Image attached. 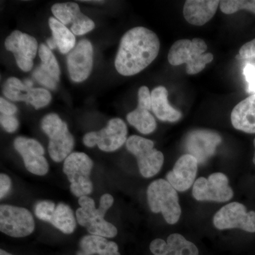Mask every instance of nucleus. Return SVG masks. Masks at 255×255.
Here are the masks:
<instances>
[{"label":"nucleus","mask_w":255,"mask_h":255,"mask_svg":"<svg viewBox=\"0 0 255 255\" xmlns=\"http://www.w3.org/2000/svg\"><path fill=\"white\" fill-rule=\"evenodd\" d=\"M160 48L158 37L143 26L128 31L121 40L115 59L117 72L124 76L140 73L157 58Z\"/></svg>","instance_id":"nucleus-1"},{"label":"nucleus","mask_w":255,"mask_h":255,"mask_svg":"<svg viewBox=\"0 0 255 255\" xmlns=\"http://www.w3.org/2000/svg\"><path fill=\"white\" fill-rule=\"evenodd\" d=\"M208 46L199 38L192 40L181 39L173 43L168 53L169 63L174 66L187 64L186 71L189 75L199 73L206 65L214 60L212 53H204Z\"/></svg>","instance_id":"nucleus-2"},{"label":"nucleus","mask_w":255,"mask_h":255,"mask_svg":"<svg viewBox=\"0 0 255 255\" xmlns=\"http://www.w3.org/2000/svg\"><path fill=\"white\" fill-rule=\"evenodd\" d=\"M147 195L152 212L161 213L169 224L174 225L179 221L182 209L177 190L167 180L159 179L151 183L147 188Z\"/></svg>","instance_id":"nucleus-3"},{"label":"nucleus","mask_w":255,"mask_h":255,"mask_svg":"<svg viewBox=\"0 0 255 255\" xmlns=\"http://www.w3.org/2000/svg\"><path fill=\"white\" fill-rule=\"evenodd\" d=\"M41 128L49 137L48 152L55 162L64 160L72 153L75 145L68 125L56 114H49L41 121Z\"/></svg>","instance_id":"nucleus-4"},{"label":"nucleus","mask_w":255,"mask_h":255,"mask_svg":"<svg viewBox=\"0 0 255 255\" xmlns=\"http://www.w3.org/2000/svg\"><path fill=\"white\" fill-rule=\"evenodd\" d=\"M93 162L84 152H72L65 159L63 172L70 182V191L77 197L88 196L93 190L90 174Z\"/></svg>","instance_id":"nucleus-5"},{"label":"nucleus","mask_w":255,"mask_h":255,"mask_svg":"<svg viewBox=\"0 0 255 255\" xmlns=\"http://www.w3.org/2000/svg\"><path fill=\"white\" fill-rule=\"evenodd\" d=\"M127 150L135 155L139 170L142 177L150 178L156 175L164 163L162 152L154 148V142L149 139L131 135L126 142Z\"/></svg>","instance_id":"nucleus-6"},{"label":"nucleus","mask_w":255,"mask_h":255,"mask_svg":"<svg viewBox=\"0 0 255 255\" xmlns=\"http://www.w3.org/2000/svg\"><path fill=\"white\" fill-rule=\"evenodd\" d=\"M80 208L77 210V221L92 236L114 238L118 233L117 228L105 219L106 211L95 208V201L87 196L79 199Z\"/></svg>","instance_id":"nucleus-7"},{"label":"nucleus","mask_w":255,"mask_h":255,"mask_svg":"<svg viewBox=\"0 0 255 255\" xmlns=\"http://www.w3.org/2000/svg\"><path fill=\"white\" fill-rule=\"evenodd\" d=\"M127 124L119 118L111 119L107 127L97 132H90L83 137L87 147L98 146L104 152H114L127 141Z\"/></svg>","instance_id":"nucleus-8"},{"label":"nucleus","mask_w":255,"mask_h":255,"mask_svg":"<svg viewBox=\"0 0 255 255\" xmlns=\"http://www.w3.org/2000/svg\"><path fill=\"white\" fill-rule=\"evenodd\" d=\"M35 229V221L29 211L11 205L0 206V231L13 238L29 236Z\"/></svg>","instance_id":"nucleus-9"},{"label":"nucleus","mask_w":255,"mask_h":255,"mask_svg":"<svg viewBox=\"0 0 255 255\" xmlns=\"http://www.w3.org/2000/svg\"><path fill=\"white\" fill-rule=\"evenodd\" d=\"M192 195L197 201L223 203L232 199L233 191L227 176L216 172L208 178L196 179L193 185Z\"/></svg>","instance_id":"nucleus-10"},{"label":"nucleus","mask_w":255,"mask_h":255,"mask_svg":"<svg viewBox=\"0 0 255 255\" xmlns=\"http://www.w3.org/2000/svg\"><path fill=\"white\" fill-rule=\"evenodd\" d=\"M213 222L219 230L239 228L248 233H255V212L247 211L241 203H230L215 214Z\"/></svg>","instance_id":"nucleus-11"},{"label":"nucleus","mask_w":255,"mask_h":255,"mask_svg":"<svg viewBox=\"0 0 255 255\" xmlns=\"http://www.w3.org/2000/svg\"><path fill=\"white\" fill-rule=\"evenodd\" d=\"M221 142L222 138L218 132L199 129L192 130L186 136L184 149L187 154L197 159L198 163L202 164L214 155Z\"/></svg>","instance_id":"nucleus-12"},{"label":"nucleus","mask_w":255,"mask_h":255,"mask_svg":"<svg viewBox=\"0 0 255 255\" xmlns=\"http://www.w3.org/2000/svg\"><path fill=\"white\" fill-rule=\"evenodd\" d=\"M3 94L10 100L26 102L36 110L46 107L52 99L51 95L46 89L28 87L24 82L14 77L5 82Z\"/></svg>","instance_id":"nucleus-13"},{"label":"nucleus","mask_w":255,"mask_h":255,"mask_svg":"<svg viewBox=\"0 0 255 255\" xmlns=\"http://www.w3.org/2000/svg\"><path fill=\"white\" fill-rule=\"evenodd\" d=\"M5 48L12 52L18 68L24 72L31 70L38 50L34 37L20 31H14L5 40Z\"/></svg>","instance_id":"nucleus-14"},{"label":"nucleus","mask_w":255,"mask_h":255,"mask_svg":"<svg viewBox=\"0 0 255 255\" xmlns=\"http://www.w3.org/2000/svg\"><path fill=\"white\" fill-rule=\"evenodd\" d=\"M93 47L87 39L79 41L68 53L69 75L73 82H82L90 77L93 67Z\"/></svg>","instance_id":"nucleus-15"},{"label":"nucleus","mask_w":255,"mask_h":255,"mask_svg":"<svg viewBox=\"0 0 255 255\" xmlns=\"http://www.w3.org/2000/svg\"><path fill=\"white\" fill-rule=\"evenodd\" d=\"M51 11L55 18L65 26H68L74 35L86 34L95 27V22L82 14L77 3H57L53 5Z\"/></svg>","instance_id":"nucleus-16"},{"label":"nucleus","mask_w":255,"mask_h":255,"mask_svg":"<svg viewBox=\"0 0 255 255\" xmlns=\"http://www.w3.org/2000/svg\"><path fill=\"white\" fill-rule=\"evenodd\" d=\"M14 147L22 156L25 167L28 172L36 175L43 176L48 173L49 165L44 155V149L35 139L17 137Z\"/></svg>","instance_id":"nucleus-17"},{"label":"nucleus","mask_w":255,"mask_h":255,"mask_svg":"<svg viewBox=\"0 0 255 255\" xmlns=\"http://www.w3.org/2000/svg\"><path fill=\"white\" fill-rule=\"evenodd\" d=\"M151 93L146 86H142L138 90V104L137 108L128 114L127 121L142 134H150L157 128V123L153 116L150 114Z\"/></svg>","instance_id":"nucleus-18"},{"label":"nucleus","mask_w":255,"mask_h":255,"mask_svg":"<svg viewBox=\"0 0 255 255\" xmlns=\"http://www.w3.org/2000/svg\"><path fill=\"white\" fill-rule=\"evenodd\" d=\"M198 164L194 156L189 154L181 156L173 169L166 175L167 182L177 191H187L195 182Z\"/></svg>","instance_id":"nucleus-19"},{"label":"nucleus","mask_w":255,"mask_h":255,"mask_svg":"<svg viewBox=\"0 0 255 255\" xmlns=\"http://www.w3.org/2000/svg\"><path fill=\"white\" fill-rule=\"evenodd\" d=\"M38 53L41 63L33 71V78L47 88L55 90L60 81V70L58 61L51 50L45 44H41Z\"/></svg>","instance_id":"nucleus-20"},{"label":"nucleus","mask_w":255,"mask_h":255,"mask_svg":"<svg viewBox=\"0 0 255 255\" xmlns=\"http://www.w3.org/2000/svg\"><path fill=\"white\" fill-rule=\"evenodd\" d=\"M150 250L154 255H199L195 245L178 233L171 234L167 242L154 240L151 242Z\"/></svg>","instance_id":"nucleus-21"},{"label":"nucleus","mask_w":255,"mask_h":255,"mask_svg":"<svg viewBox=\"0 0 255 255\" xmlns=\"http://www.w3.org/2000/svg\"><path fill=\"white\" fill-rule=\"evenodd\" d=\"M221 3L219 0H187L183 9L184 18L194 26H203L213 17Z\"/></svg>","instance_id":"nucleus-22"},{"label":"nucleus","mask_w":255,"mask_h":255,"mask_svg":"<svg viewBox=\"0 0 255 255\" xmlns=\"http://www.w3.org/2000/svg\"><path fill=\"white\" fill-rule=\"evenodd\" d=\"M231 119L235 128L247 133H255V94L234 107Z\"/></svg>","instance_id":"nucleus-23"},{"label":"nucleus","mask_w":255,"mask_h":255,"mask_svg":"<svg viewBox=\"0 0 255 255\" xmlns=\"http://www.w3.org/2000/svg\"><path fill=\"white\" fill-rule=\"evenodd\" d=\"M152 111L157 119L162 122H178L182 114L169 104L168 92L163 86L155 87L151 92Z\"/></svg>","instance_id":"nucleus-24"},{"label":"nucleus","mask_w":255,"mask_h":255,"mask_svg":"<svg viewBox=\"0 0 255 255\" xmlns=\"http://www.w3.org/2000/svg\"><path fill=\"white\" fill-rule=\"evenodd\" d=\"M80 246L78 255H121L117 243L101 236H85L80 241Z\"/></svg>","instance_id":"nucleus-25"},{"label":"nucleus","mask_w":255,"mask_h":255,"mask_svg":"<svg viewBox=\"0 0 255 255\" xmlns=\"http://www.w3.org/2000/svg\"><path fill=\"white\" fill-rule=\"evenodd\" d=\"M48 23L53 35L52 38L60 53L62 54L70 53L75 48L76 43L75 35L57 18L50 17Z\"/></svg>","instance_id":"nucleus-26"},{"label":"nucleus","mask_w":255,"mask_h":255,"mask_svg":"<svg viewBox=\"0 0 255 255\" xmlns=\"http://www.w3.org/2000/svg\"><path fill=\"white\" fill-rule=\"evenodd\" d=\"M48 223L65 234H71L76 228L73 210L63 203H59L56 206Z\"/></svg>","instance_id":"nucleus-27"},{"label":"nucleus","mask_w":255,"mask_h":255,"mask_svg":"<svg viewBox=\"0 0 255 255\" xmlns=\"http://www.w3.org/2000/svg\"><path fill=\"white\" fill-rule=\"evenodd\" d=\"M221 11L232 14L240 10H248L255 14V0H223L220 3Z\"/></svg>","instance_id":"nucleus-28"},{"label":"nucleus","mask_w":255,"mask_h":255,"mask_svg":"<svg viewBox=\"0 0 255 255\" xmlns=\"http://www.w3.org/2000/svg\"><path fill=\"white\" fill-rule=\"evenodd\" d=\"M55 207L56 205L53 201H39L35 206V214L38 219L48 222Z\"/></svg>","instance_id":"nucleus-29"},{"label":"nucleus","mask_w":255,"mask_h":255,"mask_svg":"<svg viewBox=\"0 0 255 255\" xmlns=\"http://www.w3.org/2000/svg\"><path fill=\"white\" fill-rule=\"evenodd\" d=\"M243 75L248 82V92L252 95L255 94V65L251 63L246 64L243 70Z\"/></svg>","instance_id":"nucleus-30"},{"label":"nucleus","mask_w":255,"mask_h":255,"mask_svg":"<svg viewBox=\"0 0 255 255\" xmlns=\"http://www.w3.org/2000/svg\"><path fill=\"white\" fill-rule=\"evenodd\" d=\"M0 122H1V127L4 128V130L8 132L16 131L19 126L18 119L14 116L5 115V114H1Z\"/></svg>","instance_id":"nucleus-31"},{"label":"nucleus","mask_w":255,"mask_h":255,"mask_svg":"<svg viewBox=\"0 0 255 255\" xmlns=\"http://www.w3.org/2000/svg\"><path fill=\"white\" fill-rule=\"evenodd\" d=\"M236 58L243 60L255 58V38L241 47L239 50V55Z\"/></svg>","instance_id":"nucleus-32"},{"label":"nucleus","mask_w":255,"mask_h":255,"mask_svg":"<svg viewBox=\"0 0 255 255\" xmlns=\"http://www.w3.org/2000/svg\"><path fill=\"white\" fill-rule=\"evenodd\" d=\"M17 107L4 98H0V112L5 115L14 116L17 112Z\"/></svg>","instance_id":"nucleus-33"},{"label":"nucleus","mask_w":255,"mask_h":255,"mask_svg":"<svg viewBox=\"0 0 255 255\" xmlns=\"http://www.w3.org/2000/svg\"><path fill=\"white\" fill-rule=\"evenodd\" d=\"M11 186L10 178L5 174H0V199H2L9 193Z\"/></svg>","instance_id":"nucleus-34"},{"label":"nucleus","mask_w":255,"mask_h":255,"mask_svg":"<svg viewBox=\"0 0 255 255\" xmlns=\"http://www.w3.org/2000/svg\"><path fill=\"white\" fill-rule=\"evenodd\" d=\"M114 204V198L111 194H106L101 197L100 204L99 207L104 211H107L112 207Z\"/></svg>","instance_id":"nucleus-35"},{"label":"nucleus","mask_w":255,"mask_h":255,"mask_svg":"<svg viewBox=\"0 0 255 255\" xmlns=\"http://www.w3.org/2000/svg\"><path fill=\"white\" fill-rule=\"evenodd\" d=\"M47 45H48V48H50V50H54L55 48H58L57 47V45L55 44L54 41H53V38H48L46 41Z\"/></svg>","instance_id":"nucleus-36"},{"label":"nucleus","mask_w":255,"mask_h":255,"mask_svg":"<svg viewBox=\"0 0 255 255\" xmlns=\"http://www.w3.org/2000/svg\"><path fill=\"white\" fill-rule=\"evenodd\" d=\"M24 84L26 85V86H28V87H31V88L32 86H33V82H32L30 80H24Z\"/></svg>","instance_id":"nucleus-37"},{"label":"nucleus","mask_w":255,"mask_h":255,"mask_svg":"<svg viewBox=\"0 0 255 255\" xmlns=\"http://www.w3.org/2000/svg\"><path fill=\"white\" fill-rule=\"evenodd\" d=\"M0 255H12L10 254V253H6V251H3V250H1L0 251Z\"/></svg>","instance_id":"nucleus-38"},{"label":"nucleus","mask_w":255,"mask_h":255,"mask_svg":"<svg viewBox=\"0 0 255 255\" xmlns=\"http://www.w3.org/2000/svg\"><path fill=\"white\" fill-rule=\"evenodd\" d=\"M254 147H255V153H254V157H253V162H254V164H255V138L254 140Z\"/></svg>","instance_id":"nucleus-39"}]
</instances>
